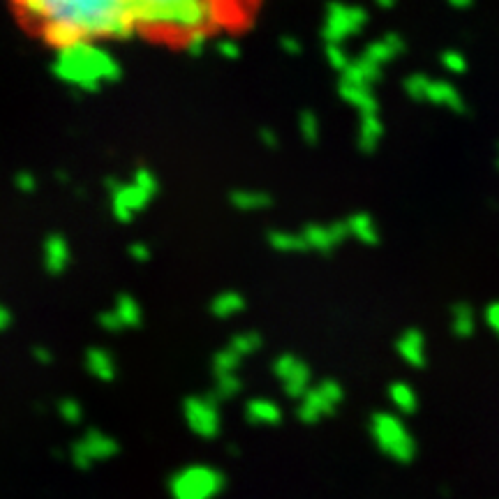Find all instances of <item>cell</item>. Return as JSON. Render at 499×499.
Returning <instances> with one entry per match:
<instances>
[{
	"mask_svg": "<svg viewBox=\"0 0 499 499\" xmlns=\"http://www.w3.org/2000/svg\"><path fill=\"white\" fill-rule=\"evenodd\" d=\"M28 24H70L83 40H132L141 33L134 0H14Z\"/></svg>",
	"mask_w": 499,
	"mask_h": 499,
	"instance_id": "6da1fadb",
	"label": "cell"
},
{
	"mask_svg": "<svg viewBox=\"0 0 499 499\" xmlns=\"http://www.w3.org/2000/svg\"><path fill=\"white\" fill-rule=\"evenodd\" d=\"M51 72L58 81L67 83L79 93H97L104 83L118 81L123 74L118 60L90 40L56 51Z\"/></svg>",
	"mask_w": 499,
	"mask_h": 499,
	"instance_id": "7a4b0ae2",
	"label": "cell"
},
{
	"mask_svg": "<svg viewBox=\"0 0 499 499\" xmlns=\"http://www.w3.org/2000/svg\"><path fill=\"white\" fill-rule=\"evenodd\" d=\"M224 486L226 479L222 470L208 463H190L180 467L166 481L171 499H217L224 493Z\"/></svg>",
	"mask_w": 499,
	"mask_h": 499,
	"instance_id": "3957f363",
	"label": "cell"
},
{
	"mask_svg": "<svg viewBox=\"0 0 499 499\" xmlns=\"http://www.w3.org/2000/svg\"><path fill=\"white\" fill-rule=\"evenodd\" d=\"M370 437H373L375 446L384 456L391 458L393 463L407 465L412 463L416 456V442L405 426V421L393 412H375L370 416Z\"/></svg>",
	"mask_w": 499,
	"mask_h": 499,
	"instance_id": "277c9868",
	"label": "cell"
},
{
	"mask_svg": "<svg viewBox=\"0 0 499 499\" xmlns=\"http://www.w3.org/2000/svg\"><path fill=\"white\" fill-rule=\"evenodd\" d=\"M342 400H345L342 386H340L335 379H324L319 384H314V386L298 400L296 416L305 426H317L319 421L335 414L338 407L342 405Z\"/></svg>",
	"mask_w": 499,
	"mask_h": 499,
	"instance_id": "5b68a950",
	"label": "cell"
},
{
	"mask_svg": "<svg viewBox=\"0 0 499 499\" xmlns=\"http://www.w3.org/2000/svg\"><path fill=\"white\" fill-rule=\"evenodd\" d=\"M116 453L118 442L111 435H107L100 428H90L70 446V463L77 470L86 472L93 470L95 465L109 463L111 458H116Z\"/></svg>",
	"mask_w": 499,
	"mask_h": 499,
	"instance_id": "8992f818",
	"label": "cell"
},
{
	"mask_svg": "<svg viewBox=\"0 0 499 499\" xmlns=\"http://www.w3.org/2000/svg\"><path fill=\"white\" fill-rule=\"evenodd\" d=\"M368 24V12L361 5L328 3L321 35L326 44H342L347 37L359 35Z\"/></svg>",
	"mask_w": 499,
	"mask_h": 499,
	"instance_id": "52a82bcc",
	"label": "cell"
},
{
	"mask_svg": "<svg viewBox=\"0 0 499 499\" xmlns=\"http://www.w3.org/2000/svg\"><path fill=\"white\" fill-rule=\"evenodd\" d=\"M185 426L199 440H215L222 433V414L215 398L190 396L183 403Z\"/></svg>",
	"mask_w": 499,
	"mask_h": 499,
	"instance_id": "ba28073f",
	"label": "cell"
},
{
	"mask_svg": "<svg viewBox=\"0 0 499 499\" xmlns=\"http://www.w3.org/2000/svg\"><path fill=\"white\" fill-rule=\"evenodd\" d=\"M273 375L282 384L287 398L301 400L312 389V370L303 359L294 356V354H282L273 361Z\"/></svg>",
	"mask_w": 499,
	"mask_h": 499,
	"instance_id": "9c48e42d",
	"label": "cell"
},
{
	"mask_svg": "<svg viewBox=\"0 0 499 499\" xmlns=\"http://www.w3.org/2000/svg\"><path fill=\"white\" fill-rule=\"evenodd\" d=\"M153 201L146 190H141L137 183H123L116 192L111 194V213L118 222H132L134 215L141 213L148 203Z\"/></svg>",
	"mask_w": 499,
	"mask_h": 499,
	"instance_id": "30bf717a",
	"label": "cell"
},
{
	"mask_svg": "<svg viewBox=\"0 0 499 499\" xmlns=\"http://www.w3.org/2000/svg\"><path fill=\"white\" fill-rule=\"evenodd\" d=\"M301 233H303L308 249H317V252H331L333 247H338L347 236H349V229H347V222L305 224V229L301 231Z\"/></svg>",
	"mask_w": 499,
	"mask_h": 499,
	"instance_id": "8fae6325",
	"label": "cell"
},
{
	"mask_svg": "<svg viewBox=\"0 0 499 499\" xmlns=\"http://www.w3.org/2000/svg\"><path fill=\"white\" fill-rule=\"evenodd\" d=\"M423 102H430V104H435V107L451 109L453 113H465L467 111L463 93H460L451 81H444V79H428Z\"/></svg>",
	"mask_w": 499,
	"mask_h": 499,
	"instance_id": "7c38bea8",
	"label": "cell"
},
{
	"mask_svg": "<svg viewBox=\"0 0 499 499\" xmlns=\"http://www.w3.org/2000/svg\"><path fill=\"white\" fill-rule=\"evenodd\" d=\"M398 356L403 359L410 368H423L428 363V352H426V335L419 328H407L396 342Z\"/></svg>",
	"mask_w": 499,
	"mask_h": 499,
	"instance_id": "4fadbf2b",
	"label": "cell"
},
{
	"mask_svg": "<svg viewBox=\"0 0 499 499\" xmlns=\"http://www.w3.org/2000/svg\"><path fill=\"white\" fill-rule=\"evenodd\" d=\"M245 419L249 426L256 428H275L282 421V410L270 398H252L245 403Z\"/></svg>",
	"mask_w": 499,
	"mask_h": 499,
	"instance_id": "5bb4252c",
	"label": "cell"
},
{
	"mask_svg": "<svg viewBox=\"0 0 499 499\" xmlns=\"http://www.w3.org/2000/svg\"><path fill=\"white\" fill-rule=\"evenodd\" d=\"M405 51V40L400 37L398 33H389V35H384L382 40H375V42H370L366 51H363V58H368L370 63H375V65H386L391 63L393 58L400 56Z\"/></svg>",
	"mask_w": 499,
	"mask_h": 499,
	"instance_id": "9a60e30c",
	"label": "cell"
},
{
	"mask_svg": "<svg viewBox=\"0 0 499 499\" xmlns=\"http://www.w3.org/2000/svg\"><path fill=\"white\" fill-rule=\"evenodd\" d=\"M338 93L347 104H352L354 109H359L361 116H373V113L379 111V102H377L373 88H363V86H354V83L340 81Z\"/></svg>",
	"mask_w": 499,
	"mask_h": 499,
	"instance_id": "2e32d148",
	"label": "cell"
},
{
	"mask_svg": "<svg viewBox=\"0 0 499 499\" xmlns=\"http://www.w3.org/2000/svg\"><path fill=\"white\" fill-rule=\"evenodd\" d=\"M67 266H70V245L60 233H51L44 240V268L51 275H60Z\"/></svg>",
	"mask_w": 499,
	"mask_h": 499,
	"instance_id": "e0dca14e",
	"label": "cell"
},
{
	"mask_svg": "<svg viewBox=\"0 0 499 499\" xmlns=\"http://www.w3.org/2000/svg\"><path fill=\"white\" fill-rule=\"evenodd\" d=\"M86 370L90 377H95L97 382H113L116 379V361L107 352V349H100V347H93V349L86 352Z\"/></svg>",
	"mask_w": 499,
	"mask_h": 499,
	"instance_id": "ac0fdd59",
	"label": "cell"
},
{
	"mask_svg": "<svg viewBox=\"0 0 499 499\" xmlns=\"http://www.w3.org/2000/svg\"><path fill=\"white\" fill-rule=\"evenodd\" d=\"M379 79H382V67L361 56L359 60H352V65L347 67V72L342 74L340 81L354 83V86H363V88H373Z\"/></svg>",
	"mask_w": 499,
	"mask_h": 499,
	"instance_id": "d6986e66",
	"label": "cell"
},
{
	"mask_svg": "<svg viewBox=\"0 0 499 499\" xmlns=\"http://www.w3.org/2000/svg\"><path fill=\"white\" fill-rule=\"evenodd\" d=\"M347 229H349V236H354L363 245H377L379 243V229L373 220L370 213H354L352 217H347Z\"/></svg>",
	"mask_w": 499,
	"mask_h": 499,
	"instance_id": "ffe728a7",
	"label": "cell"
},
{
	"mask_svg": "<svg viewBox=\"0 0 499 499\" xmlns=\"http://www.w3.org/2000/svg\"><path fill=\"white\" fill-rule=\"evenodd\" d=\"M382 137H384V123H382L379 113H373V116H361L359 148L363 150V153H375V148L379 146Z\"/></svg>",
	"mask_w": 499,
	"mask_h": 499,
	"instance_id": "44dd1931",
	"label": "cell"
},
{
	"mask_svg": "<svg viewBox=\"0 0 499 499\" xmlns=\"http://www.w3.org/2000/svg\"><path fill=\"white\" fill-rule=\"evenodd\" d=\"M451 331L456 338H472L476 331V312L470 303H456L451 310Z\"/></svg>",
	"mask_w": 499,
	"mask_h": 499,
	"instance_id": "7402d4cb",
	"label": "cell"
},
{
	"mask_svg": "<svg viewBox=\"0 0 499 499\" xmlns=\"http://www.w3.org/2000/svg\"><path fill=\"white\" fill-rule=\"evenodd\" d=\"M245 310V298L238 291H222L210 301V314L217 319H229V317L243 312Z\"/></svg>",
	"mask_w": 499,
	"mask_h": 499,
	"instance_id": "603a6c76",
	"label": "cell"
},
{
	"mask_svg": "<svg viewBox=\"0 0 499 499\" xmlns=\"http://www.w3.org/2000/svg\"><path fill=\"white\" fill-rule=\"evenodd\" d=\"M389 400L400 414H414L419 407V396L407 382H393L389 386Z\"/></svg>",
	"mask_w": 499,
	"mask_h": 499,
	"instance_id": "cb8c5ba5",
	"label": "cell"
},
{
	"mask_svg": "<svg viewBox=\"0 0 499 499\" xmlns=\"http://www.w3.org/2000/svg\"><path fill=\"white\" fill-rule=\"evenodd\" d=\"M229 201H231L233 208L245 210V213H252V210H263V208H268L270 203H273L270 194L259 192V190H236V192H231Z\"/></svg>",
	"mask_w": 499,
	"mask_h": 499,
	"instance_id": "d4e9b609",
	"label": "cell"
},
{
	"mask_svg": "<svg viewBox=\"0 0 499 499\" xmlns=\"http://www.w3.org/2000/svg\"><path fill=\"white\" fill-rule=\"evenodd\" d=\"M116 314H118V319L123 321V326L125 328H137L139 324H141V305L137 303V298L130 296V294H120V296L116 298Z\"/></svg>",
	"mask_w": 499,
	"mask_h": 499,
	"instance_id": "484cf974",
	"label": "cell"
},
{
	"mask_svg": "<svg viewBox=\"0 0 499 499\" xmlns=\"http://www.w3.org/2000/svg\"><path fill=\"white\" fill-rule=\"evenodd\" d=\"M268 243L273 249H277V252H303V249H308L303 233H294V231H270Z\"/></svg>",
	"mask_w": 499,
	"mask_h": 499,
	"instance_id": "4316f807",
	"label": "cell"
},
{
	"mask_svg": "<svg viewBox=\"0 0 499 499\" xmlns=\"http://www.w3.org/2000/svg\"><path fill=\"white\" fill-rule=\"evenodd\" d=\"M261 345H263V340H261L259 333H254V331L238 333V335H233V338H231V342H229V347L238 354L240 359L252 356L254 352H259V347H261Z\"/></svg>",
	"mask_w": 499,
	"mask_h": 499,
	"instance_id": "83f0119b",
	"label": "cell"
},
{
	"mask_svg": "<svg viewBox=\"0 0 499 499\" xmlns=\"http://www.w3.org/2000/svg\"><path fill=\"white\" fill-rule=\"evenodd\" d=\"M240 359L231 347H224L213 356V375L215 377H222V375H236V370L240 366Z\"/></svg>",
	"mask_w": 499,
	"mask_h": 499,
	"instance_id": "f1b7e54d",
	"label": "cell"
},
{
	"mask_svg": "<svg viewBox=\"0 0 499 499\" xmlns=\"http://www.w3.org/2000/svg\"><path fill=\"white\" fill-rule=\"evenodd\" d=\"M240 389H243V382H240L238 375H222L215 377V386H213V396L215 400H229L233 396H238Z\"/></svg>",
	"mask_w": 499,
	"mask_h": 499,
	"instance_id": "f546056e",
	"label": "cell"
},
{
	"mask_svg": "<svg viewBox=\"0 0 499 499\" xmlns=\"http://www.w3.org/2000/svg\"><path fill=\"white\" fill-rule=\"evenodd\" d=\"M298 130H301V137H303L305 143H310V146H314L317 141H319V118H317V113L314 111H301V116H298Z\"/></svg>",
	"mask_w": 499,
	"mask_h": 499,
	"instance_id": "4dcf8cb0",
	"label": "cell"
},
{
	"mask_svg": "<svg viewBox=\"0 0 499 499\" xmlns=\"http://www.w3.org/2000/svg\"><path fill=\"white\" fill-rule=\"evenodd\" d=\"M58 416L65 423H70V426H79L81 419H83V410H81L79 400H74V398H63V400H60V403H58Z\"/></svg>",
	"mask_w": 499,
	"mask_h": 499,
	"instance_id": "1f68e13d",
	"label": "cell"
},
{
	"mask_svg": "<svg viewBox=\"0 0 499 499\" xmlns=\"http://www.w3.org/2000/svg\"><path fill=\"white\" fill-rule=\"evenodd\" d=\"M440 63L444 65V70L446 72H451V74H465L467 72V58L460 54V51L456 49H446L442 51V56H440Z\"/></svg>",
	"mask_w": 499,
	"mask_h": 499,
	"instance_id": "d6a6232c",
	"label": "cell"
},
{
	"mask_svg": "<svg viewBox=\"0 0 499 499\" xmlns=\"http://www.w3.org/2000/svg\"><path fill=\"white\" fill-rule=\"evenodd\" d=\"M326 60L333 70H338L340 74L347 72V67L352 65V58L347 56V51L342 49V44H326Z\"/></svg>",
	"mask_w": 499,
	"mask_h": 499,
	"instance_id": "836d02e7",
	"label": "cell"
},
{
	"mask_svg": "<svg viewBox=\"0 0 499 499\" xmlns=\"http://www.w3.org/2000/svg\"><path fill=\"white\" fill-rule=\"evenodd\" d=\"M428 79H430V77H426V74H421V72L410 74V77H407V79H405V83H403L405 93L410 95L412 100H416V102H423V95H426Z\"/></svg>",
	"mask_w": 499,
	"mask_h": 499,
	"instance_id": "e575fe53",
	"label": "cell"
},
{
	"mask_svg": "<svg viewBox=\"0 0 499 499\" xmlns=\"http://www.w3.org/2000/svg\"><path fill=\"white\" fill-rule=\"evenodd\" d=\"M132 183H137V185L141 187V190H146L150 196H155L157 190H160V183H157V176L148 169V166H139V169L134 171Z\"/></svg>",
	"mask_w": 499,
	"mask_h": 499,
	"instance_id": "d590c367",
	"label": "cell"
},
{
	"mask_svg": "<svg viewBox=\"0 0 499 499\" xmlns=\"http://www.w3.org/2000/svg\"><path fill=\"white\" fill-rule=\"evenodd\" d=\"M206 44H208V33H206V30H196V33H190V35L185 37V51L190 56H194V58L203 54Z\"/></svg>",
	"mask_w": 499,
	"mask_h": 499,
	"instance_id": "8d00e7d4",
	"label": "cell"
},
{
	"mask_svg": "<svg viewBox=\"0 0 499 499\" xmlns=\"http://www.w3.org/2000/svg\"><path fill=\"white\" fill-rule=\"evenodd\" d=\"M97 324L107 331V333H120L125 326H123V321L118 319V314H116V310H107V312H102L100 317H97Z\"/></svg>",
	"mask_w": 499,
	"mask_h": 499,
	"instance_id": "74e56055",
	"label": "cell"
},
{
	"mask_svg": "<svg viewBox=\"0 0 499 499\" xmlns=\"http://www.w3.org/2000/svg\"><path fill=\"white\" fill-rule=\"evenodd\" d=\"M14 187H17L19 192H24V194L35 192V190H37V178H35V173L19 171L17 176H14Z\"/></svg>",
	"mask_w": 499,
	"mask_h": 499,
	"instance_id": "f35d334b",
	"label": "cell"
},
{
	"mask_svg": "<svg viewBox=\"0 0 499 499\" xmlns=\"http://www.w3.org/2000/svg\"><path fill=\"white\" fill-rule=\"evenodd\" d=\"M483 319H486V326L499 338V301H493V303L486 305V310H483Z\"/></svg>",
	"mask_w": 499,
	"mask_h": 499,
	"instance_id": "ab89813d",
	"label": "cell"
},
{
	"mask_svg": "<svg viewBox=\"0 0 499 499\" xmlns=\"http://www.w3.org/2000/svg\"><path fill=\"white\" fill-rule=\"evenodd\" d=\"M215 49L224 60H238L240 58V44L233 42V40H220L215 44Z\"/></svg>",
	"mask_w": 499,
	"mask_h": 499,
	"instance_id": "60d3db41",
	"label": "cell"
},
{
	"mask_svg": "<svg viewBox=\"0 0 499 499\" xmlns=\"http://www.w3.org/2000/svg\"><path fill=\"white\" fill-rule=\"evenodd\" d=\"M127 254L137 263H146L150 259V247L146 243H141V240H134V243L127 247Z\"/></svg>",
	"mask_w": 499,
	"mask_h": 499,
	"instance_id": "b9f144b4",
	"label": "cell"
},
{
	"mask_svg": "<svg viewBox=\"0 0 499 499\" xmlns=\"http://www.w3.org/2000/svg\"><path fill=\"white\" fill-rule=\"evenodd\" d=\"M280 49H282L284 54H289V56H298L303 47H301V42L296 40V37L284 35V37H280Z\"/></svg>",
	"mask_w": 499,
	"mask_h": 499,
	"instance_id": "7bdbcfd3",
	"label": "cell"
},
{
	"mask_svg": "<svg viewBox=\"0 0 499 499\" xmlns=\"http://www.w3.org/2000/svg\"><path fill=\"white\" fill-rule=\"evenodd\" d=\"M259 141L263 143L266 148H277V134L270 130V127H263V130H259Z\"/></svg>",
	"mask_w": 499,
	"mask_h": 499,
	"instance_id": "ee69618b",
	"label": "cell"
},
{
	"mask_svg": "<svg viewBox=\"0 0 499 499\" xmlns=\"http://www.w3.org/2000/svg\"><path fill=\"white\" fill-rule=\"evenodd\" d=\"M33 359L37 363H42V366H49L51 361H54V354H51L47 347H35L33 349Z\"/></svg>",
	"mask_w": 499,
	"mask_h": 499,
	"instance_id": "f6af8a7d",
	"label": "cell"
},
{
	"mask_svg": "<svg viewBox=\"0 0 499 499\" xmlns=\"http://www.w3.org/2000/svg\"><path fill=\"white\" fill-rule=\"evenodd\" d=\"M10 321H12L10 310H7L5 305H0V331H5L7 326H10Z\"/></svg>",
	"mask_w": 499,
	"mask_h": 499,
	"instance_id": "bcb514c9",
	"label": "cell"
},
{
	"mask_svg": "<svg viewBox=\"0 0 499 499\" xmlns=\"http://www.w3.org/2000/svg\"><path fill=\"white\" fill-rule=\"evenodd\" d=\"M453 10H470V7L474 5V0H446Z\"/></svg>",
	"mask_w": 499,
	"mask_h": 499,
	"instance_id": "7dc6e473",
	"label": "cell"
},
{
	"mask_svg": "<svg viewBox=\"0 0 499 499\" xmlns=\"http://www.w3.org/2000/svg\"><path fill=\"white\" fill-rule=\"evenodd\" d=\"M104 185H107V190H109V192L113 194V192H116V190H118V187H120V185H123V183H120V180H118V178H107V180H104Z\"/></svg>",
	"mask_w": 499,
	"mask_h": 499,
	"instance_id": "c3c4849f",
	"label": "cell"
},
{
	"mask_svg": "<svg viewBox=\"0 0 499 499\" xmlns=\"http://www.w3.org/2000/svg\"><path fill=\"white\" fill-rule=\"evenodd\" d=\"M377 5H379L382 10H389V7L396 5V0H377Z\"/></svg>",
	"mask_w": 499,
	"mask_h": 499,
	"instance_id": "681fc988",
	"label": "cell"
},
{
	"mask_svg": "<svg viewBox=\"0 0 499 499\" xmlns=\"http://www.w3.org/2000/svg\"><path fill=\"white\" fill-rule=\"evenodd\" d=\"M143 3H150V0H134L132 10H134V12H137V7H139V5H143Z\"/></svg>",
	"mask_w": 499,
	"mask_h": 499,
	"instance_id": "f907efd6",
	"label": "cell"
},
{
	"mask_svg": "<svg viewBox=\"0 0 499 499\" xmlns=\"http://www.w3.org/2000/svg\"><path fill=\"white\" fill-rule=\"evenodd\" d=\"M497 169H499V157H497Z\"/></svg>",
	"mask_w": 499,
	"mask_h": 499,
	"instance_id": "816d5d0a",
	"label": "cell"
}]
</instances>
